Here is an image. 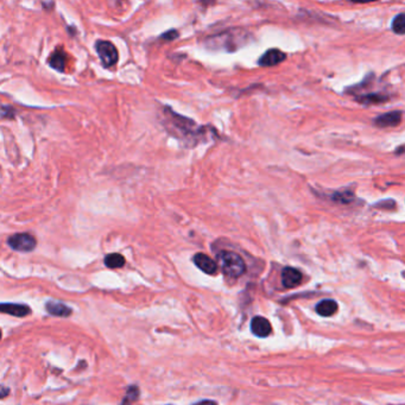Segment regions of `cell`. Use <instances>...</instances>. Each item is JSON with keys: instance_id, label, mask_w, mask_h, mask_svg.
Masks as SVG:
<instances>
[{"instance_id": "1", "label": "cell", "mask_w": 405, "mask_h": 405, "mask_svg": "<svg viewBox=\"0 0 405 405\" xmlns=\"http://www.w3.org/2000/svg\"><path fill=\"white\" fill-rule=\"evenodd\" d=\"M250 40L251 35L247 31L232 29L207 38L205 45L209 49H213V50H225L233 52L242 48V46L247 45Z\"/></svg>"}, {"instance_id": "2", "label": "cell", "mask_w": 405, "mask_h": 405, "mask_svg": "<svg viewBox=\"0 0 405 405\" xmlns=\"http://www.w3.org/2000/svg\"><path fill=\"white\" fill-rule=\"evenodd\" d=\"M164 117L165 120H167L165 123H167L168 129L176 131L179 136H198V130H195L196 124L189 118L182 117V115L175 113L170 107L164 108Z\"/></svg>"}, {"instance_id": "3", "label": "cell", "mask_w": 405, "mask_h": 405, "mask_svg": "<svg viewBox=\"0 0 405 405\" xmlns=\"http://www.w3.org/2000/svg\"><path fill=\"white\" fill-rule=\"evenodd\" d=\"M221 266L223 272L232 278H238L246 271V264L242 258L234 252H222L220 254Z\"/></svg>"}, {"instance_id": "4", "label": "cell", "mask_w": 405, "mask_h": 405, "mask_svg": "<svg viewBox=\"0 0 405 405\" xmlns=\"http://www.w3.org/2000/svg\"><path fill=\"white\" fill-rule=\"evenodd\" d=\"M7 244L17 252H31L35 250L37 241L35 236L29 233H17L7 239Z\"/></svg>"}, {"instance_id": "5", "label": "cell", "mask_w": 405, "mask_h": 405, "mask_svg": "<svg viewBox=\"0 0 405 405\" xmlns=\"http://www.w3.org/2000/svg\"><path fill=\"white\" fill-rule=\"evenodd\" d=\"M95 48L102 64H104L106 68H110L112 65L117 63L119 54H118L117 48H115L111 42H107V40H98L95 44Z\"/></svg>"}, {"instance_id": "6", "label": "cell", "mask_w": 405, "mask_h": 405, "mask_svg": "<svg viewBox=\"0 0 405 405\" xmlns=\"http://www.w3.org/2000/svg\"><path fill=\"white\" fill-rule=\"evenodd\" d=\"M402 117H403V112L402 111H392L377 117L373 120V123L378 127H395L400 125Z\"/></svg>"}, {"instance_id": "7", "label": "cell", "mask_w": 405, "mask_h": 405, "mask_svg": "<svg viewBox=\"0 0 405 405\" xmlns=\"http://www.w3.org/2000/svg\"><path fill=\"white\" fill-rule=\"evenodd\" d=\"M302 273L295 267H284L282 271V283L284 288L292 289L298 286L302 283Z\"/></svg>"}, {"instance_id": "8", "label": "cell", "mask_w": 405, "mask_h": 405, "mask_svg": "<svg viewBox=\"0 0 405 405\" xmlns=\"http://www.w3.org/2000/svg\"><path fill=\"white\" fill-rule=\"evenodd\" d=\"M286 58V55L283 51L278 50V49H269L265 54L260 56L258 64L260 67H275V65L279 64Z\"/></svg>"}, {"instance_id": "9", "label": "cell", "mask_w": 405, "mask_h": 405, "mask_svg": "<svg viewBox=\"0 0 405 405\" xmlns=\"http://www.w3.org/2000/svg\"><path fill=\"white\" fill-rule=\"evenodd\" d=\"M251 330L258 338H266L271 334L272 327H271L269 320H266L265 317L255 316L252 319Z\"/></svg>"}, {"instance_id": "10", "label": "cell", "mask_w": 405, "mask_h": 405, "mask_svg": "<svg viewBox=\"0 0 405 405\" xmlns=\"http://www.w3.org/2000/svg\"><path fill=\"white\" fill-rule=\"evenodd\" d=\"M194 263L199 269L203 271L207 275H214L217 270L216 263L210 257L203 253H198L194 257Z\"/></svg>"}, {"instance_id": "11", "label": "cell", "mask_w": 405, "mask_h": 405, "mask_svg": "<svg viewBox=\"0 0 405 405\" xmlns=\"http://www.w3.org/2000/svg\"><path fill=\"white\" fill-rule=\"evenodd\" d=\"M0 313L8 314V315L17 317H25L31 313V309L27 305L24 304H13V303H2L0 304Z\"/></svg>"}, {"instance_id": "12", "label": "cell", "mask_w": 405, "mask_h": 405, "mask_svg": "<svg viewBox=\"0 0 405 405\" xmlns=\"http://www.w3.org/2000/svg\"><path fill=\"white\" fill-rule=\"evenodd\" d=\"M67 62H68L67 52L62 50L61 48L56 49V50L51 54L50 58H49V64H50V67L58 71L65 70V68H67Z\"/></svg>"}, {"instance_id": "13", "label": "cell", "mask_w": 405, "mask_h": 405, "mask_svg": "<svg viewBox=\"0 0 405 405\" xmlns=\"http://www.w3.org/2000/svg\"><path fill=\"white\" fill-rule=\"evenodd\" d=\"M45 309L52 316L58 317H68L71 315V309L69 307L58 301H49L46 302Z\"/></svg>"}, {"instance_id": "14", "label": "cell", "mask_w": 405, "mask_h": 405, "mask_svg": "<svg viewBox=\"0 0 405 405\" xmlns=\"http://www.w3.org/2000/svg\"><path fill=\"white\" fill-rule=\"evenodd\" d=\"M355 100L365 106L379 105V104H384V102L389 101V96L385 94H382V93H370V94L358 96Z\"/></svg>"}, {"instance_id": "15", "label": "cell", "mask_w": 405, "mask_h": 405, "mask_svg": "<svg viewBox=\"0 0 405 405\" xmlns=\"http://www.w3.org/2000/svg\"><path fill=\"white\" fill-rule=\"evenodd\" d=\"M339 305L335 301L333 300H323L321 301L320 303H317L316 305V311L317 314L321 316H332L338 311Z\"/></svg>"}, {"instance_id": "16", "label": "cell", "mask_w": 405, "mask_h": 405, "mask_svg": "<svg viewBox=\"0 0 405 405\" xmlns=\"http://www.w3.org/2000/svg\"><path fill=\"white\" fill-rule=\"evenodd\" d=\"M105 264L110 269H119V267H123L125 265V258L119 253L108 254L105 258Z\"/></svg>"}, {"instance_id": "17", "label": "cell", "mask_w": 405, "mask_h": 405, "mask_svg": "<svg viewBox=\"0 0 405 405\" xmlns=\"http://www.w3.org/2000/svg\"><path fill=\"white\" fill-rule=\"evenodd\" d=\"M392 30L397 35H404L405 32V17L404 13H400L395 17L392 21Z\"/></svg>"}, {"instance_id": "18", "label": "cell", "mask_w": 405, "mask_h": 405, "mask_svg": "<svg viewBox=\"0 0 405 405\" xmlns=\"http://www.w3.org/2000/svg\"><path fill=\"white\" fill-rule=\"evenodd\" d=\"M138 396H139L138 388H137L136 385H131L130 388L127 389L126 396H125V398H124L123 403H132V402L138 400Z\"/></svg>"}, {"instance_id": "19", "label": "cell", "mask_w": 405, "mask_h": 405, "mask_svg": "<svg viewBox=\"0 0 405 405\" xmlns=\"http://www.w3.org/2000/svg\"><path fill=\"white\" fill-rule=\"evenodd\" d=\"M177 37H179V32H177L176 30H170L168 31V32H165L162 35V39L164 40H174L176 39Z\"/></svg>"}, {"instance_id": "20", "label": "cell", "mask_w": 405, "mask_h": 405, "mask_svg": "<svg viewBox=\"0 0 405 405\" xmlns=\"http://www.w3.org/2000/svg\"><path fill=\"white\" fill-rule=\"evenodd\" d=\"M8 392H10V390L7 388H5L4 385H0V398H5L8 395Z\"/></svg>"}, {"instance_id": "21", "label": "cell", "mask_w": 405, "mask_h": 405, "mask_svg": "<svg viewBox=\"0 0 405 405\" xmlns=\"http://www.w3.org/2000/svg\"><path fill=\"white\" fill-rule=\"evenodd\" d=\"M352 2H359V4H366V2H373L377 0H351Z\"/></svg>"}, {"instance_id": "22", "label": "cell", "mask_w": 405, "mask_h": 405, "mask_svg": "<svg viewBox=\"0 0 405 405\" xmlns=\"http://www.w3.org/2000/svg\"><path fill=\"white\" fill-rule=\"evenodd\" d=\"M0 339H1V330H0Z\"/></svg>"}]
</instances>
